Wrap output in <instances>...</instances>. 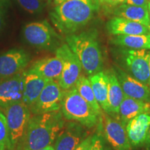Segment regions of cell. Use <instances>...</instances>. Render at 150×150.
Listing matches in <instances>:
<instances>
[{
  "label": "cell",
  "mask_w": 150,
  "mask_h": 150,
  "mask_svg": "<svg viewBox=\"0 0 150 150\" xmlns=\"http://www.w3.org/2000/svg\"><path fill=\"white\" fill-rule=\"evenodd\" d=\"M56 56L63 63V70L57 82L62 89L67 91L75 86L81 74V63L67 44H63L56 49Z\"/></svg>",
  "instance_id": "ba28073f"
},
{
  "label": "cell",
  "mask_w": 150,
  "mask_h": 150,
  "mask_svg": "<svg viewBox=\"0 0 150 150\" xmlns=\"http://www.w3.org/2000/svg\"><path fill=\"white\" fill-rule=\"evenodd\" d=\"M49 79L35 73L27 71L24 79V93L22 102L31 106L35 103Z\"/></svg>",
  "instance_id": "ac0fdd59"
},
{
  "label": "cell",
  "mask_w": 150,
  "mask_h": 150,
  "mask_svg": "<svg viewBox=\"0 0 150 150\" xmlns=\"http://www.w3.org/2000/svg\"><path fill=\"white\" fill-rule=\"evenodd\" d=\"M83 126L76 122L65 124L54 142L55 150H74L88 134Z\"/></svg>",
  "instance_id": "4fadbf2b"
},
{
  "label": "cell",
  "mask_w": 150,
  "mask_h": 150,
  "mask_svg": "<svg viewBox=\"0 0 150 150\" xmlns=\"http://www.w3.org/2000/svg\"><path fill=\"white\" fill-rule=\"evenodd\" d=\"M30 56L22 49H13L0 54V78H8L23 72Z\"/></svg>",
  "instance_id": "8fae6325"
},
{
  "label": "cell",
  "mask_w": 150,
  "mask_h": 150,
  "mask_svg": "<svg viewBox=\"0 0 150 150\" xmlns=\"http://www.w3.org/2000/svg\"><path fill=\"white\" fill-rule=\"evenodd\" d=\"M125 127L131 147L144 145L150 127V111L136 115L127 123Z\"/></svg>",
  "instance_id": "9a60e30c"
},
{
  "label": "cell",
  "mask_w": 150,
  "mask_h": 150,
  "mask_svg": "<svg viewBox=\"0 0 150 150\" xmlns=\"http://www.w3.org/2000/svg\"><path fill=\"white\" fill-rule=\"evenodd\" d=\"M18 2L24 10L31 14H38L44 8L41 0H18Z\"/></svg>",
  "instance_id": "484cf974"
},
{
  "label": "cell",
  "mask_w": 150,
  "mask_h": 150,
  "mask_svg": "<svg viewBox=\"0 0 150 150\" xmlns=\"http://www.w3.org/2000/svg\"><path fill=\"white\" fill-rule=\"evenodd\" d=\"M118 52V62L121 66L120 68L136 79L149 86V52L147 50L125 47L120 49Z\"/></svg>",
  "instance_id": "8992f818"
},
{
  "label": "cell",
  "mask_w": 150,
  "mask_h": 150,
  "mask_svg": "<svg viewBox=\"0 0 150 150\" xmlns=\"http://www.w3.org/2000/svg\"><path fill=\"white\" fill-rule=\"evenodd\" d=\"M0 150H12L6 120L0 110Z\"/></svg>",
  "instance_id": "d4e9b609"
},
{
  "label": "cell",
  "mask_w": 150,
  "mask_h": 150,
  "mask_svg": "<svg viewBox=\"0 0 150 150\" xmlns=\"http://www.w3.org/2000/svg\"><path fill=\"white\" fill-rule=\"evenodd\" d=\"M25 72L8 78H0V108L2 110L14 103L22 102Z\"/></svg>",
  "instance_id": "30bf717a"
},
{
  "label": "cell",
  "mask_w": 150,
  "mask_h": 150,
  "mask_svg": "<svg viewBox=\"0 0 150 150\" xmlns=\"http://www.w3.org/2000/svg\"><path fill=\"white\" fill-rule=\"evenodd\" d=\"M63 70V63L57 56L38 59L33 62L29 69V72L35 73L49 80L58 81Z\"/></svg>",
  "instance_id": "e0dca14e"
},
{
  "label": "cell",
  "mask_w": 150,
  "mask_h": 150,
  "mask_svg": "<svg viewBox=\"0 0 150 150\" xmlns=\"http://www.w3.org/2000/svg\"><path fill=\"white\" fill-rule=\"evenodd\" d=\"M103 126L105 138L114 150H131L126 127L120 120L106 113Z\"/></svg>",
  "instance_id": "7c38bea8"
},
{
  "label": "cell",
  "mask_w": 150,
  "mask_h": 150,
  "mask_svg": "<svg viewBox=\"0 0 150 150\" xmlns=\"http://www.w3.org/2000/svg\"><path fill=\"white\" fill-rule=\"evenodd\" d=\"M74 86L78 91L79 93L80 94L81 96L91 105L94 110L101 117L102 109L95 99V94H94L93 88H92L88 77H87L84 74H81L76 81Z\"/></svg>",
  "instance_id": "cb8c5ba5"
},
{
  "label": "cell",
  "mask_w": 150,
  "mask_h": 150,
  "mask_svg": "<svg viewBox=\"0 0 150 150\" xmlns=\"http://www.w3.org/2000/svg\"><path fill=\"white\" fill-rule=\"evenodd\" d=\"M150 0H125L124 3L127 4L138 6L147 7L148 3Z\"/></svg>",
  "instance_id": "f1b7e54d"
},
{
  "label": "cell",
  "mask_w": 150,
  "mask_h": 150,
  "mask_svg": "<svg viewBox=\"0 0 150 150\" xmlns=\"http://www.w3.org/2000/svg\"><path fill=\"white\" fill-rule=\"evenodd\" d=\"M101 2V0H67L50 12V20L63 34H73L94 18Z\"/></svg>",
  "instance_id": "6da1fadb"
},
{
  "label": "cell",
  "mask_w": 150,
  "mask_h": 150,
  "mask_svg": "<svg viewBox=\"0 0 150 150\" xmlns=\"http://www.w3.org/2000/svg\"><path fill=\"white\" fill-rule=\"evenodd\" d=\"M125 96L150 102V87L125 72L120 67L113 68Z\"/></svg>",
  "instance_id": "5bb4252c"
},
{
  "label": "cell",
  "mask_w": 150,
  "mask_h": 150,
  "mask_svg": "<svg viewBox=\"0 0 150 150\" xmlns=\"http://www.w3.org/2000/svg\"><path fill=\"white\" fill-rule=\"evenodd\" d=\"M23 35L26 41L34 47L52 50L59 47L60 37L46 20L26 24Z\"/></svg>",
  "instance_id": "52a82bcc"
},
{
  "label": "cell",
  "mask_w": 150,
  "mask_h": 150,
  "mask_svg": "<svg viewBox=\"0 0 150 150\" xmlns=\"http://www.w3.org/2000/svg\"><path fill=\"white\" fill-rule=\"evenodd\" d=\"M65 124L60 110L31 115L22 150H38L52 145Z\"/></svg>",
  "instance_id": "7a4b0ae2"
},
{
  "label": "cell",
  "mask_w": 150,
  "mask_h": 150,
  "mask_svg": "<svg viewBox=\"0 0 150 150\" xmlns=\"http://www.w3.org/2000/svg\"><path fill=\"white\" fill-rule=\"evenodd\" d=\"M49 1H51V2H53L54 4L56 6V5L60 4L64 2V1H67V0H49Z\"/></svg>",
  "instance_id": "d6a6232c"
},
{
  "label": "cell",
  "mask_w": 150,
  "mask_h": 150,
  "mask_svg": "<svg viewBox=\"0 0 150 150\" xmlns=\"http://www.w3.org/2000/svg\"><path fill=\"white\" fill-rule=\"evenodd\" d=\"M147 9H148V15H149V22H150V1L148 3L147 5Z\"/></svg>",
  "instance_id": "e575fe53"
},
{
  "label": "cell",
  "mask_w": 150,
  "mask_h": 150,
  "mask_svg": "<svg viewBox=\"0 0 150 150\" xmlns=\"http://www.w3.org/2000/svg\"><path fill=\"white\" fill-rule=\"evenodd\" d=\"M88 150H106L104 140L100 134H96L93 135L91 145Z\"/></svg>",
  "instance_id": "4316f807"
},
{
  "label": "cell",
  "mask_w": 150,
  "mask_h": 150,
  "mask_svg": "<svg viewBox=\"0 0 150 150\" xmlns=\"http://www.w3.org/2000/svg\"><path fill=\"white\" fill-rule=\"evenodd\" d=\"M106 29L110 35L149 34L147 26L121 17H114L106 24Z\"/></svg>",
  "instance_id": "2e32d148"
},
{
  "label": "cell",
  "mask_w": 150,
  "mask_h": 150,
  "mask_svg": "<svg viewBox=\"0 0 150 150\" xmlns=\"http://www.w3.org/2000/svg\"><path fill=\"white\" fill-rule=\"evenodd\" d=\"M65 93L56 81L50 80L34 104L29 107L31 114L38 115L60 110Z\"/></svg>",
  "instance_id": "9c48e42d"
},
{
  "label": "cell",
  "mask_w": 150,
  "mask_h": 150,
  "mask_svg": "<svg viewBox=\"0 0 150 150\" xmlns=\"http://www.w3.org/2000/svg\"><path fill=\"white\" fill-rule=\"evenodd\" d=\"M6 120L12 150H22L28 122L31 114L29 106L20 102L2 110Z\"/></svg>",
  "instance_id": "5b68a950"
},
{
  "label": "cell",
  "mask_w": 150,
  "mask_h": 150,
  "mask_svg": "<svg viewBox=\"0 0 150 150\" xmlns=\"http://www.w3.org/2000/svg\"><path fill=\"white\" fill-rule=\"evenodd\" d=\"M93 136H88L85 139L83 140L74 150H88L91 145Z\"/></svg>",
  "instance_id": "83f0119b"
},
{
  "label": "cell",
  "mask_w": 150,
  "mask_h": 150,
  "mask_svg": "<svg viewBox=\"0 0 150 150\" xmlns=\"http://www.w3.org/2000/svg\"><path fill=\"white\" fill-rule=\"evenodd\" d=\"M3 24H4L3 15H2V12H1V8H0V32H1V29H2L3 28Z\"/></svg>",
  "instance_id": "1f68e13d"
},
{
  "label": "cell",
  "mask_w": 150,
  "mask_h": 150,
  "mask_svg": "<svg viewBox=\"0 0 150 150\" xmlns=\"http://www.w3.org/2000/svg\"><path fill=\"white\" fill-rule=\"evenodd\" d=\"M65 40L70 50L77 56L86 75L90 76L102 70L104 60L96 30L68 35Z\"/></svg>",
  "instance_id": "3957f363"
},
{
  "label": "cell",
  "mask_w": 150,
  "mask_h": 150,
  "mask_svg": "<svg viewBox=\"0 0 150 150\" xmlns=\"http://www.w3.org/2000/svg\"><path fill=\"white\" fill-rule=\"evenodd\" d=\"M113 14L147 26L150 24L147 7L122 4L114 9Z\"/></svg>",
  "instance_id": "7402d4cb"
},
{
  "label": "cell",
  "mask_w": 150,
  "mask_h": 150,
  "mask_svg": "<svg viewBox=\"0 0 150 150\" xmlns=\"http://www.w3.org/2000/svg\"><path fill=\"white\" fill-rule=\"evenodd\" d=\"M147 28H148V30H149V32L150 33V24H149V25L147 26Z\"/></svg>",
  "instance_id": "8d00e7d4"
},
{
  "label": "cell",
  "mask_w": 150,
  "mask_h": 150,
  "mask_svg": "<svg viewBox=\"0 0 150 150\" xmlns=\"http://www.w3.org/2000/svg\"><path fill=\"white\" fill-rule=\"evenodd\" d=\"M105 72L108 78V102L109 107L108 115L116 117L119 116L120 106L125 97V94L114 69H110Z\"/></svg>",
  "instance_id": "d6986e66"
},
{
  "label": "cell",
  "mask_w": 150,
  "mask_h": 150,
  "mask_svg": "<svg viewBox=\"0 0 150 150\" xmlns=\"http://www.w3.org/2000/svg\"><path fill=\"white\" fill-rule=\"evenodd\" d=\"M101 1L108 4L115 6L119 4L124 3L125 0H101Z\"/></svg>",
  "instance_id": "f546056e"
},
{
  "label": "cell",
  "mask_w": 150,
  "mask_h": 150,
  "mask_svg": "<svg viewBox=\"0 0 150 150\" xmlns=\"http://www.w3.org/2000/svg\"><path fill=\"white\" fill-rule=\"evenodd\" d=\"M38 150H55V149H54V146L52 145L47 146V147H44V148H42V149H38Z\"/></svg>",
  "instance_id": "836d02e7"
},
{
  "label": "cell",
  "mask_w": 150,
  "mask_h": 150,
  "mask_svg": "<svg viewBox=\"0 0 150 150\" xmlns=\"http://www.w3.org/2000/svg\"><path fill=\"white\" fill-rule=\"evenodd\" d=\"M111 41L114 45L121 47L134 50H150V33L115 35Z\"/></svg>",
  "instance_id": "603a6c76"
},
{
  "label": "cell",
  "mask_w": 150,
  "mask_h": 150,
  "mask_svg": "<svg viewBox=\"0 0 150 150\" xmlns=\"http://www.w3.org/2000/svg\"><path fill=\"white\" fill-rule=\"evenodd\" d=\"M91 82L95 99L102 109L109 114L108 102V78L105 71L95 73L88 76Z\"/></svg>",
  "instance_id": "44dd1931"
},
{
  "label": "cell",
  "mask_w": 150,
  "mask_h": 150,
  "mask_svg": "<svg viewBox=\"0 0 150 150\" xmlns=\"http://www.w3.org/2000/svg\"><path fill=\"white\" fill-rule=\"evenodd\" d=\"M145 144L147 145V147L150 149V127L149 129V131H148V134L147 136V139H146Z\"/></svg>",
  "instance_id": "4dcf8cb0"
},
{
  "label": "cell",
  "mask_w": 150,
  "mask_h": 150,
  "mask_svg": "<svg viewBox=\"0 0 150 150\" xmlns=\"http://www.w3.org/2000/svg\"><path fill=\"white\" fill-rule=\"evenodd\" d=\"M149 71H150V52H149ZM149 87H150V79H149Z\"/></svg>",
  "instance_id": "d590c367"
},
{
  "label": "cell",
  "mask_w": 150,
  "mask_h": 150,
  "mask_svg": "<svg viewBox=\"0 0 150 150\" xmlns=\"http://www.w3.org/2000/svg\"><path fill=\"white\" fill-rule=\"evenodd\" d=\"M63 118L76 122L86 128H93L100 117L80 95L75 86L65 91L61 108Z\"/></svg>",
  "instance_id": "277c9868"
},
{
  "label": "cell",
  "mask_w": 150,
  "mask_h": 150,
  "mask_svg": "<svg viewBox=\"0 0 150 150\" xmlns=\"http://www.w3.org/2000/svg\"><path fill=\"white\" fill-rule=\"evenodd\" d=\"M150 111V103L125 96L119 110V120L124 125L130 120L144 112Z\"/></svg>",
  "instance_id": "ffe728a7"
}]
</instances>
